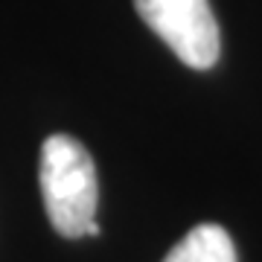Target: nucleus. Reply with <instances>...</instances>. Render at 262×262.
Wrapping results in <instances>:
<instances>
[{"instance_id": "obj_3", "label": "nucleus", "mask_w": 262, "mask_h": 262, "mask_svg": "<svg viewBox=\"0 0 262 262\" xmlns=\"http://www.w3.org/2000/svg\"><path fill=\"white\" fill-rule=\"evenodd\" d=\"M163 262H239V259H236L233 239L225 227L204 222V225L192 227L163 256Z\"/></svg>"}, {"instance_id": "obj_1", "label": "nucleus", "mask_w": 262, "mask_h": 262, "mask_svg": "<svg viewBox=\"0 0 262 262\" xmlns=\"http://www.w3.org/2000/svg\"><path fill=\"white\" fill-rule=\"evenodd\" d=\"M38 181L50 225L64 239L99 236V184L91 151L70 134H53L41 146Z\"/></svg>"}, {"instance_id": "obj_2", "label": "nucleus", "mask_w": 262, "mask_h": 262, "mask_svg": "<svg viewBox=\"0 0 262 262\" xmlns=\"http://www.w3.org/2000/svg\"><path fill=\"white\" fill-rule=\"evenodd\" d=\"M134 9L187 67L210 70L219 61L222 38L210 0H134Z\"/></svg>"}]
</instances>
